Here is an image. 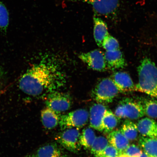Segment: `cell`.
Returning <instances> with one entry per match:
<instances>
[{
	"label": "cell",
	"instance_id": "6da1fadb",
	"mask_svg": "<svg viewBox=\"0 0 157 157\" xmlns=\"http://www.w3.org/2000/svg\"><path fill=\"white\" fill-rule=\"evenodd\" d=\"M66 83L64 74L53 63L42 61L27 70L19 80L20 89L37 97L57 91Z\"/></svg>",
	"mask_w": 157,
	"mask_h": 157
},
{
	"label": "cell",
	"instance_id": "7a4b0ae2",
	"mask_svg": "<svg viewBox=\"0 0 157 157\" xmlns=\"http://www.w3.org/2000/svg\"><path fill=\"white\" fill-rule=\"evenodd\" d=\"M139 81L135 90L147 94L157 99V68L150 58L141 61L137 68Z\"/></svg>",
	"mask_w": 157,
	"mask_h": 157
},
{
	"label": "cell",
	"instance_id": "3957f363",
	"mask_svg": "<svg viewBox=\"0 0 157 157\" xmlns=\"http://www.w3.org/2000/svg\"><path fill=\"white\" fill-rule=\"evenodd\" d=\"M115 115L118 119L135 120L144 116L145 113L140 101L125 98L120 101L115 109Z\"/></svg>",
	"mask_w": 157,
	"mask_h": 157
},
{
	"label": "cell",
	"instance_id": "277c9868",
	"mask_svg": "<svg viewBox=\"0 0 157 157\" xmlns=\"http://www.w3.org/2000/svg\"><path fill=\"white\" fill-rule=\"evenodd\" d=\"M120 93L118 89L111 78L101 79L94 88L92 97L98 103L108 104L112 102Z\"/></svg>",
	"mask_w": 157,
	"mask_h": 157
},
{
	"label": "cell",
	"instance_id": "5b68a950",
	"mask_svg": "<svg viewBox=\"0 0 157 157\" xmlns=\"http://www.w3.org/2000/svg\"><path fill=\"white\" fill-rule=\"evenodd\" d=\"M89 117V113L86 110L78 109L61 116L59 124L63 129L79 128L87 124Z\"/></svg>",
	"mask_w": 157,
	"mask_h": 157
},
{
	"label": "cell",
	"instance_id": "8992f818",
	"mask_svg": "<svg viewBox=\"0 0 157 157\" xmlns=\"http://www.w3.org/2000/svg\"><path fill=\"white\" fill-rule=\"evenodd\" d=\"M78 58L91 69L103 72L107 69L105 57V54L101 50H97L82 53Z\"/></svg>",
	"mask_w": 157,
	"mask_h": 157
},
{
	"label": "cell",
	"instance_id": "52a82bcc",
	"mask_svg": "<svg viewBox=\"0 0 157 157\" xmlns=\"http://www.w3.org/2000/svg\"><path fill=\"white\" fill-rule=\"evenodd\" d=\"M46 104L47 107L56 113H62L70 109L72 101L67 94L56 91L48 94Z\"/></svg>",
	"mask_w": 157,
	"mask_h": 157
},
{
	"label": "cell",
	"instance_id": "ba28073f",
	"mask_svg": "<svg viewBox=\"0 0 157 157\" xmlns=\"http://www.w3.org/2000/svg\"><path fill=\"white\" fill-rule=\"evenodd\" d=\"M89 4L96 13L109 17L116 13L118 9L119 0H76Z\"/></svg>",
	"mask_w": 157,
	"mask_h": 157
},
{
	"label": "cell",
	"instance_id": "9c48e42d",
	"mask_svg": "<svg viewBox=\"0 0 157 157\" xmlns=\"http://www.w3.org/2000/svg\"><path fill=\"white\" fill-rule=\"evenodd\" d=\"M80 135L78 128H68L66 129L59 135L57 140L67 150L70 151L76 152L79 148Z\"/></svg>",
	"mask_w": 157,
	"mask_h": 157
},
{
	"label": "cell",
	"instance_id": "30bf717a",
	"mask_svg": "<svg viewBox=\"0 0 157 157\" xmlns=\"http://www.w3.org/2000/svg\"><path fill=\"white\" fill-rule=\"evenodd\" d=\"M106 107L103 104L98 103L94 104L90 109V126L98 131H103V120Z\"/></svg>",
	"mask_w": 157,
	"mask_h": 157
},
{
	"label": "cell",
	"instance_id": "8fae6325",
	"mask_svg": "<svg viewBox=\"0 0 157 157\" xmlns=\"http://www.w3.org/2000/svg\"><path fill=\"white\" fill-rule=\"evenodd\" d=\"M118 89L120 93H126L135 90V86L132 78L126 72L117 71L111 78Z\"/></svg>",
	"mask_w": 157,
	"mask_h": 157
},
{
	"label": "cell",
	"instance_id": "7c38bea8",
	"mask_svg": "<svg viewBox=\"0 0 157 157\" xmlns=\"http://www.w3.org/2000/svg\"><path fill=\"white\" fill-rule=\"evenodd\" d=\"M105 57L107 68L115 70L124 68L127 63L123 54L119 49L113 51H106Z\"/></svg>",
	"mask_w": 157,
	"mask_h": 157
},
{
	"label": "cell",
	"instance_id": "4fadbf2b",
	"mask_svg": "<svg viewBox=\"0 0 157 157\" xmlns=\"http://www.w3.org/2000/svg\"><path fill=\"white\" fill-rule=\"evenodd\" d=\"M138 132L144 137L157 139V123L149 117H145L137 124Z\"/></svg>",
	"mask_w": 157,
	"mask_h": 157
},
{
	"label": "cell",
	"instance_id": "5bb4252c",
	"mask_svg": "<svg viewBox=\"0 0 157 157\" xmlns=\"http://www.w3.org/2000/svg\"><path fill=\"white\" fill-rule=\"evenodd\" d=\"M108 140L110 145L118 151L120 156L129 145V140L123 135L120 130H116L110 132Z\"/></svg>",
	"mask_w": 157,
	"mask_h": 157
},
{
	"label": "cell",
	"instance_id": "9a60e30c",
	"mask_svg": "<svg viewBox=\"0 0 157 157\" xmlns=\"http://www.w3.org/2000/svg\"><path fill=\"white\" fill-rule=\"evenodd\" d=\"M94 36L96 44L100 48L102 47L104 40L109 34L106 23L102 19L94 17Z\"/></svg>",
	"mask_w": 157,
	"mask_h": 157
},
{
	"label": "cell",
	"instance_id": "2e32d148",
	"mask_svg": "<svg viewBox=\"0 0 157 157\" xmlns=\"http://www.w3.org/2000/svg\"><path fill=\"white\" fill-rule=\"evenodd\" d=\"M41 117L42 124L45 128L52 129L59 124L60 117L56 112L48 107L41 111Z\"/></svg>",
	"mask_w": 157,
	"mask_h": 157
},
{
	"label": "cell",
	"instance_id": "e0dca14e",
	"mask_svg": "<svg viewBox=\"0 0 157 157\" xmlns=\"http://www.w3.org/2000/svg\"><path fill=\"white\" fill-rule=\"evenodd\" d=\"M139 144L149 157H157V139L142 137Z\"/></svg>",
	"mask_w": 157,
	"mask_h": 157
},
{
	"label": "cell",
	"instance_id": "ac0fdd59",
	"mask_svg": "<svg viewBox=\"0 0 157 157\" xmlns=\"http://www.w3.org/2000/svg\"><path fill=\"white\" fill-rule=\"evenodd\" d=\"M120 130L128 140H135L138 135L137 125L128 120L124 122Z\"/></svg>",
	"mask_w": 157,
	"mask_h": 157
},
{
	"label": "cell",
	"instance_id": "d6986e66",
	"mask_svg": "<svg viewBox=\"0 0 157 157\" xmlns=\"http://www.w3.org/2000/svg\"><path fill=\"white\" fill-rule=\"evenodd\" d=\"M118 119L111 111L107 110L103 120V131L105 133H110L117 126Z\"/></svg>",
	"mask_w": 157,
	"mask_h": 157
},
{
	"label": "cell",
	"instance_id": "ffe728a7",
	"mask_svg": "<svg viewBox=\"0 0 157 157\" xmlns=\"http://www.w3.org/2000/svg\"><path fill=\"white\" fill-rule=\"evenodd\" d=\"M96 136L95 132L90 128L83 129L82 134L80 135L79 143L80 146L84 148H91Z\"/></svg>",
	"mask_w": 157,
	"mask_h": 157
},
{
	"label": "cell",
	"instance_id": "44dd1931",
	"mask_svg": "<svg viewBox=\"0 0 157 157\" xmlns=\"http://www.w3.org/2000/svg\"><path fill=\"white\" fill-rule=\"evenodd\" d=\"M36 156L38 157H60L62 154L57 146L49 144L40 147L37 151Z\"/></svg>",
	"mask_w": 157,
	"mask_h": 157
},
{
	"label": "cell",
	"instance_id": "7402d4cb",
	"mask_svg": "<svg viewBox=\"0 0 157 157\" xmlns=\"http://www.w3.org/2000/svg\"><path fill=\"white\" fill-rule=\"evenodd\" d=\"M144 109L145 114L151 118L157 119V101L146 98L140 101Z\"/></svg>",
	"mask_w": 157,
	"mask_h": 157
},
{
	"label": "cell",
	"instance_id": "603a6c76",
	"mask_svg": "<svg viewBox=\"0 0 157 157\" xmlns=\"http://www.w3.org/2000/svg\"><path fill=\"white\" fill-rule=\"evenodd\" d=\"M108 145V139L105 137H96L91 148L92 154L95 157H101L103 151Z\"/></svg>",
	"mask_w": 157,
	"mask_h": 157
},
{
	"label": "cell",
	"instance_id": "cb8c5ba5",
	"mask_svg": "<svg viewBox=\"0 0 157 157\" xmlns=\"http://www.w3.org/2000/svg\"><path fill=\"white\" fill-rule=\"evenodd\" d=\"M9 24V11L5 5L0 0V32H7Z\"/></svg>",
	"mask_w": 157,
	"mask_h": 157
},
{
	"label": "cell",
	"instance_id": "d4e9b609",
	"mask_svg": "<svg viewBox=\"0 0 157 157\" xmlns=\"http://www.w3.org/2000/svg\"><path fill=\"white\" fill-rule=\"evenodd\" d=\"M103 48L106 51H113L118 50L119 44L117 39L109 34L104 40Z\"/></svg>",
	"mask_w": 157,
	"mask_h": 157
},
{
	"label": "cell",
	"instance_id": "484cf974",
	"mask_svg": "<svg viewBox=\"0 0 157 157\" xmlns=\"http://www.w3.org/2000/svg\"><path fill=\"white\" fill-rule=\"evenodd\" d=\"M143 151L136 145L133 144L127 147L122 155L125 157H139Z\"/></svg>",
	"mask_w": 157,
	"mask_h": 157
},
{
	"label": "cell",
	"instance_id": "4316f807",
	"mask_svg": "<svg viewBox=\"0 0 157 157\" xmlns=\"http://www.w3.org/2000/svg\"><path fill=\"white\" fill-rule=\"evenodd\" d=\"M119 153L114 147L108 145L103 151L101 157H119Z\"/></svg>",
	"mask_w": 157,
	"mask_h": 157
},
{
	"label": "cell",
	"instance_id": "83f0119b",
	"mask_svg": "<svg viewBox=\"0 0 157 157\" xmlns=\"http://www.w3.org/2000/svg\"><path fill=\"white\" fill-rule=\"evenodd\" d=\"M4 72L3 69L0 67V86H1L2 84V80L3 79V76L4 75Z\"/></svg>",
	"mask_w": 157,
	"mask_h": 157
},
{
	"label": "cell",
	"instance_id": "f1b7e54d",
	"mask_svg": "<svg viewBox=\"0 0 157 157\" xmlns=\"http://www.w3.org/2000/svg\"><path fill=\"white\" fill-rule=\"evenodd\" d=\"M139 157H149V156L146 152L143 151L142 154Z\"/></svg>",
	"mask_w": 157,
	"mask_h": 157
},
{
	"label": "cell",
	"instance_id": "f546056e",
	"mask_svg": "<svg viewBox=\"0 0 157 157\" xmlns=\"http://www.w3.org/2000/svg\"><path fill=\"white\" fill-rule=\"evenodd\" d=\"M25 157H38L36 156V155H29Z\"/></svg>",
	"mask_w": 157,
	"mask_h": 157
},
{
	"label": "cell",
	"instance_id": "4dcf8cb0",
	"mask_svg": "<svg viewBox=\"0 0 157 157\" xmlns=\"http://www.w3.org/2000/svg\"><path fill=\"white\" fill-rule=\"evenodd\" d=\"M60 157H67L66 156L64 155H62L61 156H60Z\"/></svg>",
	"mask_w": 157,
	"mask_h": 157
},
{
	"label": "cell",
	"instance_id": "1f68e13d",
	"mask_svg": "<svg viewBox=\"0 0 157 157\" xmlns=\"http://www.w3.org/2000/svg\"></svg>",
	"mask_w": 157,
	"mask_h": 157
}]
</instances>
